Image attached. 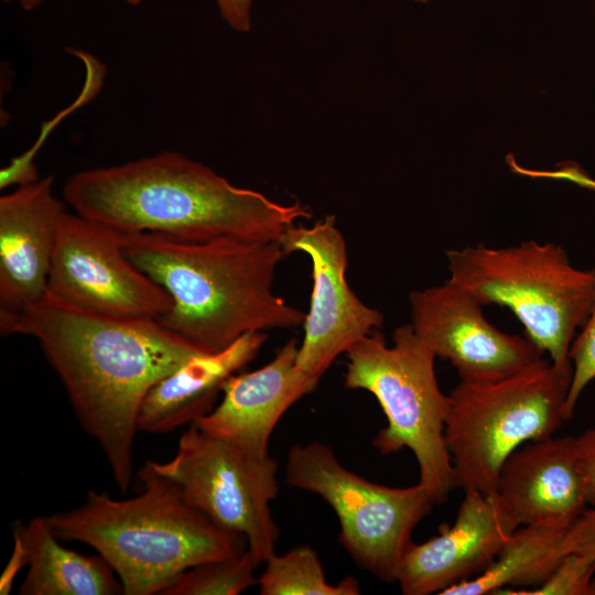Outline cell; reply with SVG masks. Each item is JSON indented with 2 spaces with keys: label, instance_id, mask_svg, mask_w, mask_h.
<instances>
[{
  "label": "cell",
  "instance_id": "24",
  "mask_svg": "<svg viewBox=\"0 0 595 595\" xmlns=\"http://www.w3.org/2000/svg\"><path fill=\"white\" fill-rule=\"evenodd\" d=\"M565 552L595 555V507H587L567 529L564 540Z\"/></svg>",
  "mask_w": 595,
  "mask_h": 595
},
{
  "label": "cell",
  "instance_id": "7",
  "mask_svg": "<svg viewBox=\"0 0 595 595\" xmlns=\"http://www.w3.org/2000/svg\"><path fill=\"white\" fill-rule=\"evenodd\" d=\"M572 366L540 358L490 382H465L447 394L445 443L455 485L494 494L506 461L527 443L554 435L566 421Z\"/></svg>",
  "mask_w": 595,
  "mask_h": 595
},
{
  "label": "cell",
  "instance_id": "19",
  "mask_svg": "<svg viewBox=\"0 0 595 595\" xmlns=\"http://www.w3.org/2000/svg\"><path fill=\"white\" fill-rule=\"evenodd\" d=\"M566 532L563 528L520 526L505 541L488 569L440 595L500 594L507 587H537L566 554Z\"/></svg>",
  "mask_w": 595,
  "mask_h": 595
},
{
  "label": "cell",
  "instance_id": "25",
  "mask_svg": "<svg viewBox=\"0 0 595 595\" xmlns=\"http://www.w3.org/2000/svg\"><path fill=\"white\" fill-rule=\"evenodd\" d=\"M587 505L595 507V426L575 437Z\"/></svg>",
  "mask_w": 595,
  "mask_h": 595
},
{
  "label": "cell",
  "instance_id": "21",
  "mask_svg": "<svg viewBox=\"0 0 595 595\" xmlns=\"http://www.w3.org/2000/svg\"><path fill=\"white\" fill-rule=\"evenodd\" d=\"M252 554L245 552L195 565L177 575L161 595H237L258 583Z\"/></svg>",
  "mask_w": 595,
  "mask_h": 595
},
{
  "label": "cell",
  "instance_id": "8",
  "mask_svg": "<svg viewBox=\"0 0 595 595\" xmlns=\"http://www.w3.org/2000/svg\"><path fill=\"white\" fill-rule=\"evenodd\" d=\"M285 482L322 497L337 516L339 542L355 563L382 582H394L397 567L419 522L436 505L420 483L391 487L345 467L321 442L290 448Z\"/></svg>",
  "mask_w": 595,
  "mask_h": 595
},
{
  "label": "cell",
  "instance_id": "30",
  "mask_svg": "<svg viewBox=\"0 0 595 595\" xmlns=\"http://www.w3.org/2000/svg\"><path fill=\"white\" fill-rule=\"evenodd\" d=\"M589 595H595V576L593 577L591 583Z\"/></svg>",
  "mask_w": 595,
  "mask_h": 595
},
{
  "label": "cell",
  "instance_id": "1",
  "mask_svg": "<svg viewBox=\"0 0 595 595\" xmlns=\"http://www.w3.org/2000/svg\"><path fill=\"white\" fill-rule=\"evenodd\" d=\"M0 331L40 344L122 491L131 485L137 419L145 394L186 361L207 353L155 318L82 310L47 291L17 311L0 312Z\"/></svg>",
  "mask_w": 595,
  "mask_h": 595
},
{
  "label": "cell",
  "instance_id": "15",
  "mask_svg": "<svg viewBox=\"0 0 595 595\" xmlns=\"http://www.w3.org/2000/svg\"><path fill=\"white\" fill-rule=\"evenodd\" d=\"M494 494L517 527L569 529L588 507L575 437L553 435L518 448Z\"/></svg>",
  "mask_w": 595,
  "mask_h": 595
},
{
  "label": "cell",
  "instance_id": "28",
  "mask_svg": "<svg viewBox=\"0 0 595 595\" xmlns=\"http://www.w3.org/2000/svg\"><path fill=\"white\" fill-rule=\"evenodd\" d=\"M29 555L22 537L19 531L14 530V547L11 558L0 578V594H8L11 591L12 582L19 571L28 565Z\"/></svg>",
  "mask_w": 595,
  "mask_h": 595
},
{
  "label": "cell",
  "instance_id": "6",
  "mask_svg": "<svg viewBox=\"0 0 595 595\" xmlns=\"http://www.w3.org/2000/svg\"><path fill=\"white\" fill-rule=\"evenodd\" d=\"M392 342L389 345L378 328L348 348L344 386L377 399L387 425L375 436V448L383 455L411 451L419 483L441 505L456 488L445 443L448 396L436 379V356L411 324L397 327Z\"/></svg>",
  "mask_w": 595,
  "mask_h": 595
},
{
  "label": "cell",
  "instance_id": "3",
  "mask_svg": "<svg viewBox=\"0 0 595 595\" xmlns=\"http://www.w3.org/2000/svg\"><path fill=\"white\" fill-rule=\"evenodd\" d=\"M126 257L171 298L158 321L207 353L242 335L303 325L305 314L272 292L279 241L216 238L186 241L153 232H121Z\"/></svg>",
  "mask_w": 595,
  "mask_h": 595
},
{
  "label": "cell",
  "instance_id": "17",
  "mask_svg": "<svg viewBox=\"0 0 595 595\" xmlns=\"http://www.w3.org/2000/svg\"><path fill=\"white\" fill-rule=\"evenodd\" d=\"M266 339L264 332L247 333L219 351L193 357L159 380L141 403L138 431L163 434L208 414L225 381L257 356Z\"/></svg>",
  "mask_w": 595,
  "mask_h": 595
},
{
  "label": "cell",
  "instance_id": "13",
  "mask_svg": "<svg viewBox=\"0 0 595 595\" xmlns=\"http://www.w3.org/2000/svg\"><path fill=\"white\" fill-rule=\"evenodd\" d=\"M464 493L453 524L425 542H412L404 552L394 576L402 594H441L482 574L518 528L495 494Z\"/></svg>",
  "mask_w": 595,
  "mask_h": 595
},
{
  "label": "cell",
  "instance_id": "20",
  "mask_svg": "<svg viewBox=\"0 0 595 595\" xmlns=\"http://www.w3.org/2000/svg\"><path fill=\"white\" fill-rule=\"evenodd\" d=\"M258 578L261 595H358L359 582L346 576L331 584L316 551L300 545L278 555L273 553L266 562Z\"/></svg>",
  "mask_w": 595,
  "mask_h": 595
},
{
  "label": "cell",
  "instance_id": "2",
  "mask_svg": "<svg viewBox=\"0 0 595 595\" xmlns=\"http://www.w3.org/2000/svg\"><path fill=\"white\" fill-rule=\"evenodd\" d=\"M63 198L75 213L121 232L186 241H279L298 219L312 216L299 202L284 205L235 186L173 151L77 172L65 182Z\"/></svg>",
  "mask_w": 595,
  "mask_h": 595
},
{
  "label": "cell",
  "instance_id": "5",
  "mask_svg": "<svg viewBox=\"0 0 595 595\" xmlns=\"http://www.w3.org/2000/svg\"><path fill=\"white\" fill-rule=\"evenodd\" d=\"M447 281L483 306L509 309L527 337L559 367L595 296V269H577L554 242L527 240L506 248L484 245L446 251Z\"/></svg>",
  "mask_w": 595,
  "mask_h": 595
},
{
  "label": "cell",
  "instance_id": "22",
  "mask_svg": "<svg viewBox=\"0 0 595 595\" xmlns=\"http://www.w3.org/2000/svg\"><path fill=\"white\" fill-rule=\"evenodd\" d=\"M595 555L567 552L545 581L532 589L505 591L511 595H589Z\"/></svg>",
  "mask_w": 595,
  "mask_h": 595
},
{
  "label": "cell",
  "instance_id": "11",
  "mask_svg": "<svg viewBox=\"0 0 595 595\" xmlns=\"http://www.w3.org/2000/svg\"><path fill=\"white\" fill-rule=\"evenodd\" d=\"M279 242L284 255L301 251L312 261L311 303L296 363L320 379L340 354L380 328L383 314L363 303L347 283L346 242L335 216L327 215L311 227L294 225Z\"/></svg>",
  "mask_w": 595,
  "mask_h": 595
},
{
  "label": "cell",
  "instance_id": "16",
  "mask_svg": "<svg viewBox=\"0 0 595 595\" xmlns=\"http://www.w3.org/2000/svg\"><path fill=\"white\" fill-rule=\"evenodd\" d=\"M63 203L53 176L0 197V312L17 311L47 291Z\"/></svg>",
  "mask_w": 595,
  "mask_h": 595
},
{
  "label": "cell",
  "instance_id": "18",
  "mask_svg": "<svg viewBox=\"0 0 595 595\" xmlns=\"http://www.w3.org/2000/svg\"><path fill=\"white\" fill-rule=\"evenodd\" d=\"M29 555V570L19 587L22 595H115L122 585L97 553L86 555L67 549L52 531L46 517L37 516L15 527Z\"/></svg>",
  "mask_w": 595,
  "mask_h": 595
},
{
  "label": "cell",
  "instance_id": "23",
  "mask_svg": "<svg viewBox=\"0 0 595 595\" xmlns=\"http://www.w3.org/2000/svg\"><path fill=\"white\" fill-rule=\"evenodd\" d=\"M572 378L565 400V418L571 419L589 382L595 379V296L591 312L571 344Z\"/></svg>",
  "mask_w": 595,
  "mask_h": 595
},
{
  "label": "cell",
  "instance_id": "9",
  "mask_svg": "<svg viewBox=\"0 0 595 595\" xmlns=\"http://www.w3.org/2000/svg\"><path fill=\"white\" fill-rule=\"evenodd\" d=\"M149 464L190 506L244 536L258 565L275 553L280 532L270 502L279 484L278 465L270 455H252L192 423L170 461Z\"/></svg>",
  "mask_w": 595,
  "mask_h": 595
},
{
  "label": "cell",
  "instance_id": "14",
  "mask_svg": "<svg viewBox=\"0 0 595 595\" xmlns=\"http://www.w3.org/2000/svg\"><path fill=\"white\" fill-rule=\"evenodd\" d=\"M298 349L299 344L292 338L267 365L231 375L223 386L219 403L194 424L252 455L269 456L275 425L320 380L298 366Z\"/></svg>",
  "mask_w": 595,
  "mask_h": 595
},
{
  "label": "cell",
  "instance_id": "4",
  "mask_svg": "<svg viewBox=\"0 0 595 595\" xmlns=\"http://www.w3.org/2000/svg\"><path fill=\"white\" fill-rule=\"evenodd\" d=\"M139 476L142 491L136 497L90 490L80 506L46 517L60 540L85 543L101 555L123 594H161L184 571L248 549L244 536L190 506L149 462Z\"/></svg>",
  "mask_w": 595,
  "mask_h": 595
},
{
  "label": "cell",
  "instance_id": "26",
  "mask_svg": "<svg viewBox=\"0 0 595 595\" xmlns=\"http://www.w3.org/2000/svg\"><path fill=\"white\" fill-rule=\"evenodd\" d=\"M526 175L529 177L538 178H554L561 181H567L583 188L595 192V178L589 176L575 162H564L559 164L553 171H540V170H526Z\"/></svg>",
  "mask_w": 595,
  "mask_h": 595
},
{
  "label": "cell",
  "instance_id": "27",
  "mask_svg": "<svg viewBox=\"0 0 595 595\" xmlns=\"http://www.w3.org/2000/svg\"><path fill=\"white\" fill-rule=\"evenodd\" d=\"M223 19L237 32H247L251 26L252 0H215Z\"/></svg>",
  "mask_w": 595,
  "mask_h": 595
},
{
  "label": "cell",
  "instance_id": "10",
  "mask_svg": "<svg viewBox=\"0 0 595 595\" xmlns=\"http://www.w3.org/2000/svg\"><path fill=\"white\" fill-rule=\"evenodd\" d=\"M47 292L82 310L159 320L170 295L123 253L120 231L65 212L47 279Z\"/></svg>",
  "mask_w": 595,
  "mask_h": 595
},
{
  "label": "cell",
  "instance_id": "29",
  "mask_svg": "<svg viewBox=\"0 0 595 595\" xmlns=\"http://www.w3.org/2000/svg\"><path fill=\"white\" fill-rule=\"evenodd\" d=\"M20 7L25 11L34 10L36 7H39L43 0H18ZM126 3H129L131 6H137L141 3L143 0H121Z\"/></svg>",
  "mask_w": 595,
  "mask_h": 595
},
{
  "label": "cell",
  "instance_id": "31",
  "mask_svg": "<svg viewBox=\"0 0 595 595\" xmlns=\"http://www.w3.org/2000/svg\"><path fill=\"white\" fill-rule=\"evenodd\" d=\"M414 1L425 3V2H428L429 0H414Z\"/></svg>",
  "mask_w": 595,
  "mask_h": 595
},
{
  "label": "cell",
  "instance_id": "12",
  "mask_svg": "<svg viewBox=\"0 0 595 595\" xmlns=\"http://www.w3.org/2000/svg\"><path fill=\"white\" fill-rule=\"evenodd\" d=\"M411 326L436 357L451 363L459 381L490 382L512 376L542 358L528 338L487 321L483 305L450 281L412 291Z\"/></svg>",
  "mask_w": 595,
  "mask_h": 595
}]
</instances>
